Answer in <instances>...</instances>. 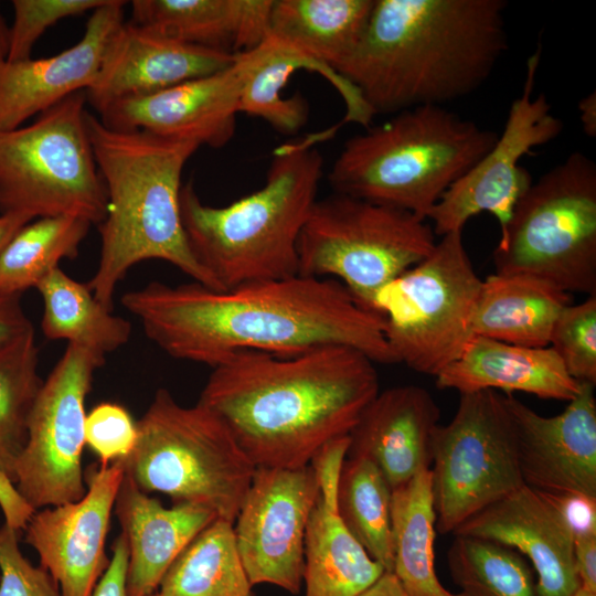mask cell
Returning <instances> with one entry per match:
<instances>
[{"label": "cell", "mask_w": 596, "mask_h": 596, "mask_svg": "<svg viewBox=\"0 0 596 596\" xmlns=\"http://www.w3.org/2000/svg\"><path fill=\"white\" fill-rule=\"evenodd\" d=\"M121 304L169 356L211 368L238 351L290 356L328 345L396 363L384 318L361 307L333 278L295 275L227 290L151 281L126 292Z\"/></svg>", "instance_id": "6da1fadb"}, {"label": "cell", "mask_w": 596, "mask_h": 596, "mask_svg": "<svg viewBox=\"0 0 596 596\" xmlns=\"http://www.w3.org/2000/svg\"><path fill=\"white\" fill-rule=\"evenodd\" d=\"M379 393L370 358L328 345L290 356L235 352L212 368L198 403L255 467L296 469L349 435Z\"/></svg>", "instance_id": "7a4b0ae2"}, {"label": "cell", "mask_w": 596, "mask_h": 596, "mask_svg": "<svg viewBox=\"0 0 596 596\" xmlns=\"http://www.w3.org/2000/svg\"><path fill=\"white\" fill-rule=\"evenodd\" d=\"M504 0H374L338 73L374 115L445 106L478 91L508 50Z\"/></svg>", "instance_id": "3957f363"}, {"label": "cell", "mask_w": 596, "mask_h": 596, "mask_svg": "<svg viewBox=\"0 0 596 596\" xmlns=\"http://www.w3.org/2000/svg\"><path fill=\"white\" fill-rule=\"evenodd\" d=\"M86 123L107 193L106 217L98 224L99 260L87 283L95 298L114 311L117 285L148 259L170 263L193 281L220 290L192 254L181 221L182 171L201 145L113 129L89 113Z\"/></svg>", "instance_id": "277c9868"}, {"label": "cell", "mask_w": 596, "mask_h": 596, "mask_svg": "<svg viewBox=\"0 0 596 596\" xmlns=\"http://www.w3.org/2000/svg\"><path fill=\"white\" fill-rule=\"evenodd\" d=\"M337 126L279 145L265 183L224 206L204 204L191 181L180 212L192 254L220 290L298 275V241L317 201L323 158L317 145Z\"/></svg>", "instance_id": "5b68a950"}, {"label": "cell", "mask_w": 596, "mask_h": 596, "mask_svg": "<svg viewBox=\"0 0 596 596\" xmlns=\"http://www.w3.org/2000/svg\"><path fill=\"white\" fill-rule=\"evenodd\" d=\"M498 136L446 106L413 107L350 137L328 171V182L336 193L394 206L426 221Z\"/></svg>", "instance_id": "8992f818"}, {"label": "cell", "mask_w": 596, "mask_h": 596, "mask_svg": "<svg viewBox=\"0 0 596 596\" xmlns=\"http://www.w3.org/2000/svg\"><path fill=\"white\" fill-rule=\"evenodd\" d=\"M137 429L124 465L141 491L206 507L234 523L256 467L215 414L199 403L183 406L159 389Z\"/></svg>", "instance_id": "52a82bcc"}, {"label": "cell", "mask_w": 596, "mask_h": 596, "mask_svg": "<svg viewBox=\"0 0 596 596\" xmlns=\"http://www.w3.org/2000/svg\"><path fill=\"white\" fill-rule=\"evenodd\" d=\"M492 259L496 273L596 296V164L588 156L573 151L532 182Z\"/></svg>", "instance_id": "ba28073f"}, {"label": "cell", "mask_w": 596, "mask_h": 596, "mask_svg": "<svg viewBox=\"0 0 596 596\" xmlns=\"http://www.w3.org/2000/svg\"><path fill=\"white\" fill-rule=\"evenodd\" d=\"M85 92L0 131V214L72 215L100 224L107 193L91 145Z\"/></svg>", "instance_id": "9c48e42d"}, {"label": "cell", "mask_w": 596, "mask_h": 596, "mask_svg": "<svg viewBox=\"0 0 596 596\" xmlns=\"http://www.w3.org/2000/svg\"><path fill=\"white\" fill-rule=\"evenodd\" d=\"M435 244L425 220L333 192L317 199L302 227L298 275L337 279L361 307L374 311L377 291L423 260Z\"/></svg>", "instance_id": "30bf717a"}, {"label": "cell", "mask_w": 596, "mask_h": 596, "mask_svg": "<svg viewBox=\"0 0 596 596\" xmlns=\"http://www.w3.org/2000/svg\"><path fill=\"white\" fill-rule=\"evenodd\" d=\"M440 237L423 260L373 300L396 363L433 376L457 360L475 337L472 318L482 286L462 232Z\"/></svg>", "instance_id": "8fae6325"}, {"label": "cell", "mask_w": 596, "mask_h": 596, "mask_svg": "<svg viewBox=\"0 0 596 596\" xmlns=\"http://www.w3.org/2000/svg\"><path fill=\"white\" fill-rule=\"evenodd\" d=\"M436 530L453 533L482 509L524 486L514 426L504 395L460 394L457 411L432 440Z\"/></svg>", "instance_id": "7c38bea8"}, {"label": "cell", "mask_w": 596, "mask_h": 596, "mask_svg": "<svg viewBox=\"0 0 596 596\" xmlns=\"http://www.w3.org/2000/svg\"><path fill=\"white\" fill-rule=\"evenodd\" d=\"M106 356L67 344L34 402L14 487L34 510L78 501L86 492L82 466L85 401Z\"/></svg>", "instance_id": "4fadbf2b"}, {"label": "cell", "mask_w": 596, "mask_h": 596, "mask_svg": "<svg viewBox=\"0 0 596 596\" xmlns=\"http://www.w3.org/2000/svg\"><path fill=\"white\" fill-rule=\"evenodd\" d=\"M541 57L538 43L526 58L522 92L511 102L502 134L429 212L427 219L435 235L462 232L466 223L482 212L498 220L501 234L505 231L518 201L533 182L531 173L520 166L521 159L556 139L564 129L546 96L534 95Z\"/></svg>", "instance_id": "5bb4252c"}, {"label": "cell", "mask_w": 596, "mask_h": 596, "mask_svg": "<svg viewBox=\"0 0 596 596\" xmlns=\"http://www.w3.org/2000/svg\"><path fill=\"white\" fill-rule=\"evenodd\" d=\"M318 496L310 465L296 469L256 467L233 523L252 586L270 584L290 594L300 592L306 528Z\"/></svg>", "instance_id": "9a60e30c"}, {"label": "cell", "mask_w": 596, "mask_h": 596, "mask_svg": "<svg viewBox=\"0 0 596 596\" xmlns=\"http://www.w3.org/2000/svg\"><path fill=\"white\" fill-rule=\"evenodd\" d=\"M124 477V460L99 464L85 477L82 499L35 510L30 518L24 540L62 596H92L106 571V538Z\"/></svg>", "instance_id": "2e32d148"}, {"label": "cell", "mask_w": 596, "mask_h": 596, "mask_svg": "<svg viewBox=\"0 0 596 596\" xmlns=\"http://www.w3.org/2000/svg\"><path fill=\"white\" fill-rule=\"evenodd\" d=\"M594 387L581 382L578 394L555 416L540 415L512 394L504 395L525 486L543 492L596 497Z\"/></svg>", "instance_id": "e0dca14e"}, {"label": "cell", "mask_w": 596, "mask_h": 596, "mask_svg": "<svg viewBox=\"0 0 596 596\" xmlns=\"http://www.w3.org/2000/svg\"><path fill=\"white\" fill-rule=\"evenodd\" d=\"M235 54L170 39L124 22L110 39L100 70L85 91L99 115L116 102L148 96L228 67Z\"/></svg>", "instance_id": "ac0fdd59"}, {"label": "cell", "mask_w": 596, "mask_h": 596, "mask_svg": "<svg viewBox=\"0 0 596 596\" xmlns=\"http://www.w3.org/2000/svg\"><path fill=\"white\" fill-rule=\"evenodd\" d=\"M240 93V75L233 62L220 72L156 94L116 102L99 119L117 130H146L222 148L236 130Z\"/></svg>", "instance_id": "d6986e66"}, {"label": "cell", "mask_w": 596, "mask_h": 596, "mask_svg": "<svg viewBox=\"0 0 596 596\" xmlns=\"http://www.w3.org/2000/svg\"><path fill=\"white\" fill-rule=\"evenodd\" d=\"M126 3L106 0L92 11L82 39L54 56L0 65V131L21 127L30 117L94 83L107 45L124 23Z\"/></svg>", "instance_id": "ffe728a7"}, {"label": "cell", "mask_w": 596, "mask_h": 596, "mask_svg": "<svg viewBox=\"0 0 596 596\" xmlns=\"http://www.w3.org/2000/svg\"><path fill=\"white\" fill-rule=\"evenodd\" d=\"M453 533L489 540L525 555L538 574V596H573L581 588L573 536L541 491L524 485Z\"/></svg>", "instance_id": "44dd1931"}, {"label": "cell", "mask_w": 596, "mask_h": 596, "mask_svg": "<svg viewBox=\"0 0 596 596\" xmlns=\"http://www.w3.org/2000/svg\"><path fill=\"white\" fill-rule=\"evenodd\" d=\"M439 408L418 385L380 392L349 434L347 457L371 460L395 489L432 465L433 434Z\"/></svg>", "instance_id": "7402d4cb"}, {"label": "cell", "mask_w": 596, "mask_h": 596, "mask_svg": "<svg viewBox=\"0 0 596 596\" xmlns=\"http://www.w3.org/2000/svg\"><path fill=\"white\" fill-rule=\"evenodd\" d=\"M234 64L241 81L240 113L266 121L278 132L294 135L308 121L307 100L300 94L283 95L290 76L301 68L317 72L338 91L347 109L342 124L366 128L375 116L344 77L269 34L255 47L235 54Z\"/></svg>", "instance_id": "603a6c76"}, {"label": "cell", "mask_w": 596, "mask_h": 596, "mask_svg": "<svg viewBox=\"0 0 596 596\" xmlns=\"http://www.w3.org/2000/svg\"><path fill=\"white\" fill-rule=\"evenodd\" d=\"M128 544L127 596H151L178 555L211 522L209 508L174 503L166 508L126 475L114 507Z\"/></svg>", "instance_id": "cb8c5ba5"}, {"label": "cell", "mask_w": 596, "mask_h": 596, "mask_svg": "<svg viewBox=\"0 0 596 596\" xmlns=\"http://www.w3.org/2000/svg\"><path fill=\"white\" fill-rule=\"evenodd\" d=\"M435 377L438 389L459 394L500 390L566 402L581 387L552 348L517 345L480 336H475L460 356Z\"/></svg>", "instance_id": "d4e9b609"}, {"label": "cell", "mask_w": 596, "mask_h": 596, "mask_svg": "<svg viewBox=\"0 0 596 596\" xmlns=\"http://www.w3.org/2000/svg\"><path fill=\"white\" fill-rule=\"evenodd\" d=\"M274 0H134L131 22L177 41L237 54L268 34Z\"/></svg>", "instance_id": "484cf974"}, {"label": "cell", "mask_w": 596, "mask_h": 596, "mask_svg": "<svg viewBox=\"0 0 596 596\" xmlns=\"http://www.w3.org/2000/svg\"><path fill=\"white\" fill-rule=\"evenodd\" d=\"M571 295L524 274L494 273L482 279L472 318L475 336L530 347H549L553 326Z\"/></svg>", "instance_id": "4316f807"}, {"label": "cell", "mask_w": 596, "mask_h": 596, "mask_svg": "<svg viewBox=\"0 0 596 596\" xmlns=\"http://www.w3.org/2000/svg\"><path fill=\"white\" fill-rule=\"evenodd\" d=\"M373 7L374 0H274L268 34L338 73L361 41Z\"/></svg>", "instance_id": "83f0119b"}, {"label": "cell", "mask_w": 596, "mask_h": 596, "mask_svg": "<svg viewBox=\"0 0 596 596\" xmlns=\"http://www.w3.org/2000/svg\"><path fill=\"white\" fill-rule=\"evenodd\" d=\"M393 571L408 596H464L451 593L435 568L436 512L430 469L392 490Z\"/></svg>", "instance_id": "f1b7e54d"}, {"label": "cell", "mask_w": 596, "mask_h": 596, "mask_svg": "<svg viewBox=\"0 0 596 596\" xmlns=\"http://www.w3.org/2000/svg\"><path fill=\"white\" fill-rule=\"evenodd\" d=\"M384 572L318 496L305 535V596H360Z\"/></svg>", "instance_id": "f546056e"}, {"label": "cell", "mask_w": 596, "mask_h": 596, "mask_svg": "<svg viewBox=\"0 0 596 596\" xmlns=\"http://www.w3.org/2000/svg\"><path fill=\"white\" fill-rule=\"evenodd\" d=\"M43 300L42 331L50 340H66L107 355L129 342L131 324L114 315L83 284L60 267L35 288Z\"/></svg>", "instance_id": "4dcf8cb0"}, {"label": "cell", "mask_w": 596, "mask_h": 596, "mask_svg": "<svg viewBox=\"0 0 596 596\" xmlns=\"http://www.w3.org/2000/svg\"><path fill=\"white\" fill-rule=\"evenodd\" d=\"M243 567L233 523L215 519L178 555L159 596H254Z\"/></svg>", "instance_id": "1f68e13d"}, {"label": "cell", "mask_w": 596, "mask_h": 596, "mask_svg": "<svg viewBox=\"0 0 596 596\" xmlns=\"http://www.w3.org/2000/svg\"><path fill=\"white\" fill-rule=\"evenodd\" d=\"M92 223L72 216L40 217L21 227L0 253V295H22L62 259H73Z\"/></svg>", "instance_id": "d6a6232c"}, {"label": "cell", "mask_w": 596, "mask_h": 596, "mask_svg": "<svg viewBox=\"0 0 596 596\" xmlns=\"http://www.w3.org/2000/svg\"><path fill=\"white\" fill-rule=\"evenodd\" d=\"M392 489L363 457H347L337 492V512L347 530L385 572L393 571Z\"/></svg>", "instance_id": "836d02e7"}, {"label": "cell", "mask_w": 596, "mask_h": 596, "mask_svg": "<svg viewBox=\"0 0 596 596\" xmlns=\"http://www.w3.org/2000/svg\"><path fill=\"white\" fill-rule=\"evenodd\" d=\"M38 365L34 329L0 347V473L12 483L43 384Z\"/></svg>", "instance_id": "e575fe53"}, {"label": "cell", "mask_w": 596, "mask_h": 596, "mask_svg": "<svg viewBox=\"0 0 596 596\" xmlns=\"http://www.w3.org/2000/svg\"><path fill=\"white\" fill-rule=\"evenodd\" d=\"M447 561L450 577L464 596H538L524 557L499 543L455 535Z\"/></svg>", "instance_id": "d590c367"}, {"label": "cell", "mask_w": 596, "mask_h": 596, "mask_svg": "<svg viewBox=\"0 0 596 596\" xmlns=\"http://www.w3.org/2000/svg\"><path fill=\"white\" fill-rule=\"evenodd\" d=\"M549 347L574 380L596 385V296L563 309Z\"/></svg>", "instance_id": "8d00e7d4"}, {"label": "cell", "mask_w": 596, "mask_h": 596, "mask_svg": "<svg viewBox=\"0 0 596 596\" xmlns=\"http://www.w3.org/2000/svg\"><path fill=\"white\" fill-rule=\"evenodd\" d=\"M106 0H13V23L10 26L7 61L31 57L32 49L47 28L57 21L94 11Z\"/></svg>", "instance_id": "74e56055"}, {"label": "cell", "mask_w": 596, "mask_h": 596, "mask_svg": "<svg viewBox=\"0 0 596 596\" xmlns=\"http://www.w3.org/2000/svg\"><path fill=\"white\" fill-rule=\"evenodd\" d=\"M85 444L97 455L99 464L109 465L125 460L134 450L137 422L120 404H97L85 419Z\"/></svg>", "instance_id": "f35d334b"}, {"label": "cell", "mask_w": 596, "mask_h": 596, "mask_svg": "<svg viewBox=\"0 0 596 596\" xmlns=\"http://www.w3.org/2000/svg\"><path fill=\"white\" fill-rule=\"evenodd\" d=\"M0 596H62L42 566L32 565L19 547V531L0 526Z\"/></svg>", "instance_id": "ab89813d"}, {"label": "cell", "mask_w": 596, "mask_h": 596, "mask_svg": "<svg viewBox=\"0 0 596 596\" xmlns=\"http://www.w3.org/2000/svg\"><path fill=\"white\" fill-rule=\"evenodd\" d=\"M349 435L323 445L310 461L319 490V500L337 508V492L343 462L348 455Z\"/></svg>", "instance_id": "60d3db41"}, {"label": "cell", "mask_w": 596, "mask_h": 596, "mask_svg": "<svg viewBox=\"0 0 596 596\" xmlns=\"http://www.w3.org/2000/svg\"><path fill=\"white\" fill-rule=\"evenodd\" d=\"M543 493L560 513L573 540L596 536V497L578 492Z\"/></svg>", "instance_id": "b9f144b4"}, {"label": "cell", "mask_w": 596, "mask_h": 596, "mask_svg": "<svg viewBox=\"0 0 596 596\" xmlns=\"http://www.w3.org/2000/svg\"><path fill=\"white\" fill-rule=\"evenodd\" d=\"M128 567V544L120 533L111 550L109 564L94 588L92 596H127L126 575Z\"/></svg>", "instance_id": "7bdbcfd3"}, {"label": "cell", "mask_w": 596, "mask_h": 596, "mask_svg": "<svg viewBox=\"0 0 596 596\" xmlns=\"http://www.w3.org/2000/svg\"><path fill=\"white\" fill-rule=\"evenodd\" d=\"M34 329L26 317L21 295H0V347Z\"/></svg>", "instance_id": "ee69618b"}, {"label": "cell", "mask_w": 596, "mask_h": 596, "mask_svg": "<svg viewBox=\"0 0 596 596\" xmlns=\"http://www.w3.org/2000/svg\"><path fill=\"white\" fill-rule=\"evenodd\" d=\"M0 509L4 523L20 531L24 530L34 513L25 500L19 494L14 485L0 473Z\"/></svg>", "instance_id": "f6af8a7d"}, {"label": "cell", "mask_w": 596, "mask_h": 596, "mask_svg": "<svg viewBox=\"0 0 596 596\" xmlns=\"http://www.w3.org/2000/svg\"><path fill=\"white\" fill-rule=\"evenodd\" d=\"M574 556L581 587L596 592V536L574 540Z\"/></svg>", "instance_id": "bcb514c9"}, {"label": "cell", "mask_w": 596, "mask_h": 596, "mask_svg": "<svg viewBox=\"0 0 596 596\" xmlns=\"http://www.w3.org/2000/svg\"><path fill=\"white\" fill-rule=\"evenodd\" d=\"M360 596H408L393 573L382 576Z\"/></svg>", "instance_id": "7dc6e473"}, {"label": "cell", "mask_w": 596, "mask_h": 596, "mask_svg": "<svg viewBox=\"0 0 596 596\" xmlns=\"http://www.w3.org/2000/svg\"><path fill=\"white\" fill-rule=\"evenodd\" d=\"M579 120L589 138L596 137V93L587 94L578 102Z\"/></svg>", "instance_id": "c3c4849f"}, {"label": "cell", "mask_w": 596, "mask_h": 596, "mask_svg": "<svg viewBox=\"0 0 596 596\" xmlns=\"http://www.w3.org/2000/svg\"><path fill=\"white\" fill-rule=\"evenodd\" d=\"M31 221L30 216L23 214H0V253L14 234Z\"/></svg>", "instance_id": "681fc988"}, {"label": "cell", "mask_w": 596, "mask_h": 596, "mask_svg": "<svg viewBox=\"0 0 596 596\" xmlns=\"http://www.w3.org/2000/svg\"><path fill=\"white\" fill-rule=\"evenodd\" d=\"M10 26L0 10V65L7 61L9 51Z\"/></svg>", "instance_id": "f907efd6"}, {"label": "cell", "mask_w": 596, "mask_h": 596, "mask_svg": "<svg viewBox=\"0 0 596 596\" xmlns=\"http://www.w3.org/2000/svg\"><path fill=\"white\" fill-rule=\"evenodd\" d=\"M573 596H596V592H590L581 587Z\"/></svg>", "instance_id": "816d5d0a"}, {"label": "cell", "mask_w": 596, "mask_h": 596, "mask_svg": "<svg viewBox=\"0 0 596 596\" xmlns=\"http://www.w3.org/2000/svg\"><path fill=\"white\" fill-rule=\"evenodd\" d=\"M151 596H159V595H158L157 593H155V594H153V595H151Z\"/></svg>", "instance_id": "f5cc1de1"}]
</instances>
